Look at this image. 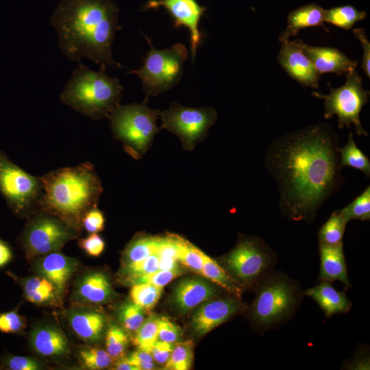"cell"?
Returning a JSON list of instances; mask_svg holds the SVG:
<instances>
[{
    "label": "cell",
    "instance_id": "obj_1",
    "mask_svg": "<svg viewBox=\"0 0 370 370\" xmlns=\"http://www.w3.org/2000/svg\"><path fill=\"white\" fill-rule=\"evenodd\" d=\"M336 133L317 123L276 138L265 165L278 184L286 218L312 222L323 203L338 190L342 177Z\"/></svg>",
    "mask_w": 370,
    "mask_h": 370
},
{
    "label": "cell",
    "instance_id": "obj_2",
    "mask_svg": "<svg viewBox=\"0 0 370 370\" xmlns=\"http://www.w3.org/2000/svg\"><path fill=\"white\" fill-rule=\"evenodd\" d=\"M118 22L113 0H61L51 18L58 47L68 59L88 58L105 69L120 66L112 51Z\"/></svg>",
    "mask_w": 370,
    "mask_h": 370
},
{
    "label": "cell",
    "instance_id": "obj_3",
    "mask_svg": "<svg viewBox=\"0 0 370 370\" xmlns=\"http://www.w3.org/2000/svg\"><path fill=\"white\" fill-rule=\"evenodd\" d=\"M40 178L42 193L38 206L41 210L75 229L84 214L97 206L103 192L101 180L89 162L60 168Z\"/></svg>",
    "mask_w": 370,
    "mask_h": 370
},
{
    "label": "cell",
    "instance_id": "obj_4",
    "mask_svg": "<svg viewBox=\"0 0 370 370\" xmlns=\"http://www.w3.org/2000/svg\"><path fill=\"white\" fill-rule=\"evenodd\" d=\"M123 90L119 79L107 75L105 68L95 71L78 62L60 98L79 113L98 120L108 117L119 104Z\"/></svg>",
    "mask_w": 370,
    "mask_h": 370
},
{
    "label": "cell",
    "instance_id": "obj_5",
    "mask_svg": "<svg viewBox=\"0 0 370 370\" xmlns=\"http://www.w3.org/2000/svg\"><path fill=\"white\" fill-rule=\"evenodd\" d=\"M255 287L256 297L249 314L262 332L289 319L304 295L296 281L273 270L265 274Z\"/></svg>",
    "mask_w": 370,
    "mask_h": 370
},
{
    "label": "cell",
    "instance_id": "obj_6",
    "mask_svg": "<svg viewBox=\"0 0 370 370\" xmlns=\"http://www.w3.org/2000/svg\"><path fill=\"white\" fill-rule=\"evenodd\" d=\"M147 102L119 104L108 116L114 138L122 142L125 151L134 159L143 157L160 130L156 121L160 111L149 108Z\"/></svg>",
    "mask_w": 370,
    "mask_h": 370
},
{
    "label": "cell",
    "instance_id": "obj_7",
    "mask_svg": "<svg viewBox=\"0 0 370 370\" xmlns=\"http://www.w3.org/2000/svg\"><path fill=\"white\" fill-rule=\"evenodd\" d=\"M150 49L143 65L131 73L136 74L142 83L145 99L157 96L172 89L179 84L183 73L184 64L188 52L182 43L173 44L162 50L156 49L151 40L146 37Z\"/></svg>",
    "mask_w": 370,
    "mask_h": 370
},
{
    "label": "cell",
    "instance_id": "obj_8",
    "mask_svg": "<svg viewBox=\"0 0 370 370\" xmlns=\"http://www.w3.org/2000/svg\"><path fill=\"white\" fill-rule=\"evenodd\" d=\"M276 256L271 247L256 236L241 237L223 260L224 269L233 280L243 286H255L272 270Z\"/></svg>",
    "mask_w": 370,
    "mask_h": 370
},
{
    "label": "cell",
    "instance_id": "obj_9",
    "mask_svg": "<svg viewBox=\"0 0 370 370\" xmlns=\"http://www.w3.org/2000/svg\"><path fill=\"white\" fill-rule=\"evenodd\" d=\"M345 84L339 88H331L328 95L313 92L312 95L323 100L324 117L337 116L338 127L349 128L354 125L358 136H368L360 120L363 106L369 101V91L363 87V79L356 69L347 74Z\"/></svg>",
    "mask_w": 370,
    "mask_h": 370
},
{
    "label": "cell",
    "instance_id": "obj_10",
    "mask_svg": "<svg viewBox=\"0 0 370 370\" xmlns=\"http://www.w3.org/2000/svg\"><path fill=\"white\" fill-rule=\"evenodd\" d=\"M160 128L175 134L184 149L190 151L208 134L217 119L213 108H191L173 103L160 114Z\"/></svg>",
    "mask_w": 370,
    "mask_h": 370
},
{
    "label": "cell",
    "instance_id": "obj_11",
    "mask_svg": "<svg viewBox=\"0 0 370 370\" xmlns=\"http://www.w3.org/2000/svg\"><path fill=\"white\" fill-rule=\"evenodd\" d=\"M0 193L15 212L25 213L38 206L40 178L27 173L0 152Z\"/></svg>",
    "mask_w": 370,
    "mask_h": 370
},
{
    "label": "cell",
    "instance_id": "obj_12",
    "mask_svg": "<svg viewBox=\"0 0 370 370\" xmlns=\"http://www.w3.org/2000/svg\"><path fill=\"white\" fill-rule=\"evenodd\" d=\"M77 236L75 228L42 210L29 222L23 241L26 253L33 257L56 251Z\"/></svg>",
    "mask_w": 370,
    "mask_h": 370
},
{
    "label": "cell",
    "instance_id": "obj_13",
    "mask_svg": "<svg viewBox=\"0 0 370 370\" xmlns=\"http://www.w3.org/2000/svg\"><path fill=\"white\" fill-rule=\"evenodd\" d=\"M164 8L174 21V26L186 27L190 33V51L193 62L202 40L199 24L205 8L197 0H150L146 5L147 9Z\"/></svg>",
    "mask_w": 370,
    "mask_h": 370
},
{
    "label": "cell",
    "instance_id": "obj_14",
    "mask_svg": "<svg viewBox=\"0 0 370 370\" xmlns=\"http://www.w3.org/2000/svg\"><path fill=\"white\" fill-rule=\"evenodd\" d=\"M280 43L277 60L287 75L302 86L318 88L321 75L303 52L299 39Z\"/></svg>",
    "mask_w": 370,
    "mask_h": 370
},
{
    "label": "cell",
    "instance_id": "obj_15",
    "mask_svg": "<svg viewBox=\"0 0 370 370\" xmlns=\"http://www.w3.org/2000/svg\"><path fill=\"white\" fill-rule=\"evenodd\" d=\"M235 296L204 302L193 315L192 327L197 335L203 336L227 321L242 309V304Z\"/></svg>",
    "mask_w": 370,
    "mask_h": 370
},
{
    "label": "cell",
    "instance_id": "obj_16",
    "mask_svg": "<svg viewBox=\"0 0 370 370\" xmlns=\"http://www.w3.org/2000/svg\"><path fill=\"white\" fill-rule=\"evenodd\" d=\"M299 42L303 52L321 75L325 73L342 75L356 70L358 66V61L349 58L335 47L312 46L299 39Z\"/></svg>",
    "mask_w": 370,
    "mask_h": 370
},
{
    "label": "cell",
    "instance_id": "obj_17",
    "mask_svg": "<svg viewBox=\"0 0 370 370\" xmlns=\"http://www.w3.org/2000/svg\"><path fill=\"white\" fill-rule=\"evenodd\" d=\"M217 289L206 280L187 278L179 282L172 294V303L181 312L186 313L199 304L214 298Z\"/></svg>",
    "mask_w": 370,
    "mask_h": 370
},
{
    "label": "cell",
    "instance_id": "obj_18",
    "mask_svg": "<svg viewBox=\"0 0 370 370\" xmlns=\"http://www.w3.org/2000/svg\"><path fill=\"white\" fill-rule=\"evenodd\" d=\"M321 280L341 281L346 288L352 287L343 251V243L330 246L319 243Z\"/></svg>",
    "mask_w": 370,
    "mask_h": 370
},
{
    "label": "cell",
    "instance_id": "obj_19",
    "mask_svg": "<svg viewBox=\"0 0 370 370\" xmlns=\"http://www.w3.org/2000/svg\"><path fill=\"white\" fill-rule=\"evenodd\" d=\"M304 293L317 302L327 317L346 313L352 308V302L345 292L337 291L330 281L321 280L319 284L306 289Z\"/></svg>",
    "mask_w": 370,
    "mask_h": 370
},
{
    "label": "cell",
    "instance_id": "obj_20",
    "mask_svg": "<svg viewBox=\"0 0 370 370\" xmlns=\"http://www.w3.org/2000/svg\"><path fill=\"white\" fill-rule=\"evenodd\" d=\"M77 268V261L58 252L47 254L38 265L41 275L51 281L61 294Z\"/></svg>",
    "mask_w": 370,
    "mask_h": 370
},
{
    "label": "cell",
    "instance_id": "obj_21",
    "mask_svg": "<svg viewBox=\"0 0 370 370\" xmlns=\"http://www.w3.org/2000/svg\"><path fill=\"white\" fill-rule=\"evenodd\" d=\"M325 10L316 3H309L300 6L289 12L287 25L280 34V42L289 40L290 37L296 36L298 32L306 27L324 26Z\"/></svg>",
    "mask_w": 370,
    "mask_h": 370
},
{
    "label": "cell",
    "instance_id": "obj_22",
    "mask_svg": "<svg viewBox=\"0 0 370 370\" xmlns=\"http://www.w3.org/2000/svg\"><path fill=\"white\" fill-rule=\"evenodd\" d=\"M31 344L37 353L46 357L62 356L69 351V343L64 333L51 325L35 328L31 334Z\"/></svg>",
    "mask_w": 370,
    "mask_h": 370
},
{
    "label": "cell",
    "instance_id": "obj_23",
    "mask_svg": "<svg viewBox=\"0 0 370 370\" xmlns=\"http://www.w3.org/2000/svg\"><path fill=\"white\" fill-rule=\"evenodd\" d=\"M76 293L80 299L92 304L107 302L114 296L108 278L99 271L84 275L77 285Z\"/></svg>",
    "mask_w": 370,
    "mask_h": 370
},
{
    "label": "cell",
    "instance_id": "obj_24",
    "mask_svg": "<svg viewBox=\"0 0 370 370\" xmlns=\"http://www.w3.org/2000/svg\"><path fill=\"white\" fill-rule=\"evenodd\" d=\"M68 319L74 332L88 342H95L101 338L106 323L104 316L95 311L72 312Z\"/></svg>",
    "mask_w": 370,
    "mask_h": 370
},
{
    "label": "cell",
    "instance_id": "obj_25",
    "mask_svg": "<svg viewBox=\"0 0 370 370\" xmlns=\"http://www.w3.org/2000/svg\"><path fill=\"white\" fill-rule=\"evenodd\" d=\"M22 285L25 298L36 304L51 303L59 294L53 284L42 275L28 278Z\"/></svg>",
    "mask_w": 370,
    "mask_h": 370
},
{
    "label": "cell",
    "instance_id": "obj_26",
    "mask_svg": "<svg viewBox=\"0 0 370 370\" xmlns=\"http://www.w3.org/2000/svg\"><path fill=\"white\" fill-rule=\"evenodd\" d=\"M203 260L201 275L230 295L241 298L243 289L233 280L225 269L204 253Z\"/></svg>",
    "mask_w": 370,
    "mask_h": 370
},
{
    "label": "cell",
    "instance_id": "obj_27",
    "mask_svg": "<svg viewBox=\"0 0 370 370\" xmlns=\"http://www.w3.org/2000/svg\"><path fill=\"white\" fill-rule=\"evenodd\" d=\"M160 236L141 235L131 241L123 255V264L143 260L157 251Z\"/></svg>",
    "mask_w": 370,
    "mask_h": 370
},
{
    "label": "cell",
    "instance_id": "obj_28",
    "mask_svg": "<svg viewBox=\"0 0 370 370\" xmlns=\"http://www.w3.org/2000/svg\"><path fill=\"white\" fill-rule=\"evenodd\" d=\"M341 167L349 166L370 175V161L368 157L356 145L352 132H349L346 145L338 148Z\"/></svg>",
    "mask_w": 370,
    "mask_h": 370
},
{
    "label": "cell",
    "instance_id": "obj_29",
    "mask_svg": "<svg viewBox=\"0 0 370 370\" xmlns=\"http://www.w3.org/2000/svg\"><path fill=\"white\" fill-rule=\"evenodd\" d=\"M347 223L338 210L332 212L318 231L317 237L319 243L330 246L343 243L342 240Z\"/></svg>",
    "mask_w": 370,
    "mask_h": 370
},
{
    "label": "cell",
    "instance_id": "obj_30",
    "mask_svg": "<svg viewBox=\"0 0 370 370\" xmlns=\"http://www.w3.org/2000/svg\"><path fill=\"white\" fill-rule=\"evenodd\" d=\"M366 16V12L359 11L352 5H346L325 10L324 21L348 30Z\"/></svg>",
    "mask_w": 370,
    "mask_h": 370
},
{
    "label": "cell",
    "instance_id": "obj_31",
    "mask_svg": "<svg viewBox=\"0 0 370 370\" xmlns=\"http://www.w3.org/2000/svg\"><path fill=\"white\" fill-rule=\"evenodd\" d=\"M182 237L168 234L160 236L157 254L159 257V270L178 269V256Z\"/></svg>",
    "mask_w": 370,
    "mask_h": 370
},
{
    "label": "cell",
    "instance_id": "obj_32",
    "mask_svg": "<svg viewBox=\"0 0 370 370\" xmlns=\"http://www.w3.org/2000/svg\"><path fill=\"white\" fill-rule=\"evenodd\" d=\"M163 287L148 283L132 285L130 290L132 301L147 311H151L159 301Z\"/></svg>",
    "mask_w": 370,
    "mask_h": 370
},
{
    "label": "cell",
    "instance_id": "obj_33",
    "mask_svg": "<svg viewBox=\"0 0 370 370\" xmlns=\"http://www.w3.org/2000/svg\"><path fill=\"white\" fill-rule=\"evenodd\" d=\"M193 343L192 341H178L174 344L173 351L164 365L165 369L187 370L193 360Z\"/></svg>",
    "mask_w": 370,
    "mask_h": 370
},
{
    "label": "cell",
    "instance_id": "obj_34",
    "mask_svg": "<svg viewBox=\"0 0 370 370\" xmlns=\"http://www.w3.org/2000/svg\"><path fill=\"white\" fill-rule=\"evenodd\" d=\"M159 320L160 317L151 314L135 332L132 343L138 349L149 351L158 341Z\"/></svg>",
    "mask_w": 370,
    "mask_h": 370
},
{
    "label": "cell",
    "instance_id": "obj_35",
    "mask_svg": "<svg viewBox=\"0 0 370 370\" xmlns=\"http://www.w3.org/2000/svg\"><path fill=\"white\" fill-rule=\"evenodd\" d=\"M341 214L348 223L351 220L367 221L370 219V186L341 210Z\"/></svg>",
    "mask_w": 370,
    "mask_h": 370
},
{
    "label": "cell",
    "instance_id": "obj_36",
    "mask_svg": "<svg viewBox=\"0 0 370 370\" xmlns=\"http://www.w3.org/2000/svg\"><path fill=\"white\" fill-rule=\"evenodd\" d=\"M159 257L157 251L148 257L128 264H123L121 275L127 284L132 280L158 270Z\"/></svg>",
    "mask_w": 370,
    "mask_h": 370
},
{
    "label": "cell",
    "instance_id": "obj_37",
    "mask_svg": "<svg viewBox=\"0 0 370 370\" xmlns=\"http://www.w3.org/2000/svg\"><path fill=\"white\" fill-rule=\"evenodd\" d=\"M128 342V336L123 328L116 324L110 325L106 336V348L112 359L124 356Z\"/></svg>",
    "mask_w": 370,
    "mask_h": 370
},
{
    "label": "cell",
    "instance_id": "obj_38",
    "mask_svg": "<svg viewBox=\"0 0 370 370\" xmlns=\"http://www.w3.org/2000/svg\"><path fill=\"white\" fill-rule=\"evenodd\" d=\"M118 319L124 328L136 332L145 320V310L132 301H127L119 307Z\"/></svg>",
    "mask_w": 370,
    "mask_h": 370
},
{
    "label": "cell",
    "instance_id": "obj_39",
    "mask_svg": "<svg viewBox=\"0 0 370 370\" xmlns=\"http://www.w3.org/2000/svg\"><path fill=\"white\" fill-rule=\"evenodd\" d=\"M203 253L188 241L182 238L178 260L186 268L195 273L201 274L204 262Z\"/></svg>",
    "mask_w": 370,
    "mask_h": 370
},
{
    "label": "cell",
    "instance_id": "obj_40",
    "mask_svg": "<svg viewBox=\"0 0 370 370\" xmlns=\"http://www.w3.org/2000/svg\"><path fill=\"white\" fill-rule=\"evenodd\" d=\"M79 359L82 365L88 369H101L109 367L112 358L102 349L86 347L80 350Z\"/></svg>",
    "mask_w": 370,
    "mask_h": 370
},
{
    "label": "cell",
    "instance_id": "obj_41",
    "mask_svg": "<svg viewBox=\"0 0 370 370\" xmlns=\"http://www.w3.org/2000/svg\"><path fill=\"white\" fill-rule=\"evenodd\" d=\"M182 271L180 268L169 270H157L154 272L137 278L131 280L128 284L131 285L148 283L158 286L163 287L169 284L173 279L181 275Z\"/></svg>",
    "mask_w": 370,
    "mask_h": 370
},
{
    "label": "cell",
    "instance_id": "obj_42",
    "mask_svg": "<svg viewBox=\"0 0 370 370\" xmlns=\"http://www.w3.org/2000/svg\"><path fill=\"white\" fill-rule=\"evenodd\" d=\"M182 336L181 328L164 317H160L158 340L170 343L180 341Z\"/></svg>",
    "mask_w": 370,
    "mask_h": 370
},
{
    "label": "cell",
    "instance_id": "obj_43",
    "mask_svg": "<svg viewBox=\"0 0 370 370\" xmlns=\"http://www.w3.org/2000/svg\"><path fill=\"white\" fill-rule=\"evenodd\" d=\"M82 224L90 234L101 232L105 225L103 213L97 208V206H94L84 214Z\"/></svg>",
    "mask_w": 370,
    "mask_h": 370
},
{
    "label": "cell",
    "instance_id": "obj_44",
    "mask_svg": "<svg viewBox=\"0 0 370 370\" xmlns=\"http://www.w3.org/2000/svg\"><path fill=\"white\" fill-rule=\"evenodd\" d=\"M126 362L136 367L138 370H151L155 369L153 359L149 351L138 349L127 356L121 358Z\"/></svg>",
    "mask_w": 370,
    "mask_h": 370
},
{
    "label": "cell",
    "instance_id": "obj_45",
    "mask_svg": "<svg viewBox=\"0 0 370 370\" xmlns=\"http://www.w3.org/2000/svg\"><path fill=\"white\" fill-rule=\"evenodd\" d=\"M25 323L21 315L14 311L0 313V331L17 333L23 329Z\"/></svg>",
    "mask_w": 370,
    "mask_h": 370
},
{
    "label": "cell",
    "instance_id": "obj_46",
    "mask_svg": "<svg viewBox=\"0 0 370 370\" xmlns=\"http://www.w3.org/2000/svg\"><path fill=\"white\" fill-rule=\"evenodd\" d=\"M105 245L103 239L97 233H91L79 241V246L89 256L93 257L99 256L103 251Z\"/></svg>",
    "mask_w": 370,
    "mask_h": 370
},
{
    "label": "cell",
    "instance_id": "obj_47",
    "mask_svg": "<svg viewBox=\"0 0 370 370\" xmlns=\"http://www.w3.org/2000/svg\"><path fill=\"white\" fill-rule=\"evenodd\" d=\"M353 34L360 42L362 49V56L361 62V69L365 74L370 77V42L367 34L362 28H355L353 29Z\"/></svg>",
    "mask_w": 370,
    "mask_h": 370
},
{
    "label": "cell",
    "instance_id": "obj_48",
    "mask_svg": "<svg viewBox=\"0 0 370 370\" xmlns=\"http://www.w3.org/2000/svg\"><path fill=\"white\" fill-rule=\"evenodd\" d=\"M7 367L12 370H36L40 369L35 359L21 356H12L5 360Z\"/></svg>",
    "mask_w": 370,
    "mask_h": 370
},
{
    "label": "cell",
    "instance_id": "obj_49",
    "mask_svg": "<svg viewBox=\"0 0 370 370\" xmlns=\"http://www.w3.org/2000/svg\"><path fill=\"white\" fill-rule=\"evenodd\" d=\"M173 347V343L158 340L149 351L153 360L159 364H165L171 356Z\"/></svg>",
    "mask_w": 370,
    "mask_h": 370
},
{
    "label": "cell",
    "instance_id": "obj_50",
    "mask_svg": "<svg viewBox=\"0 0 370 370\" xmlns=\"http://www.w3.org/2000/svg\"><path fill=\"white\" fill-rule=\"evenodd\" d=\"M12 258V253L9 247L0 241V267L8 263Z\"/></svg>",
    "mask_w": 370,
    "mask_h": 370
},
{
    "label": "cell",
    "instance_id": "obj_51",
    "mask_svg": "<svg viewBox=\"0 0 370 370\" xmlns=\"http://www.w3.org/2000/svg\"><path fill=\"white\" fill-rule=\"evenodd\" d=\"M114 369L118 370H138V369L132 365L125 361H124L122 358H120V360L116 363Z\"/></svg>",
    "mask_w": 370,
    "mask_h": 370
}]
</instances>
